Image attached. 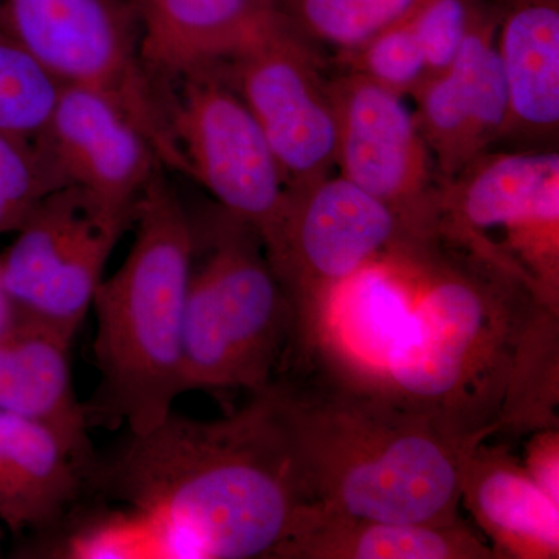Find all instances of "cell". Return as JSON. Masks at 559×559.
Masks as SVG:
<instances>
[{
  "mask_svg": "<svg viewBox=\"0 0 559 559\" xmlns=\"http://www.w3.org/2000/svg\"><path fill=\"white\" fill-rule=\"evenodd\" d=\"M342 70L359 73L399 97H414L429 80L421 44L406 16L356 49L341 51L336 57Z\"/></svg>",
  "mask_w": 559,
  "mask_h": 559,
  "instance_id": "obj_24",
  "label": "cell"
},
{
  "mask_svg": "<svg viewBox=\"0 0 559 559\" xmlns=\"http://www.w3.org/2000/svg\"><path fill=\"white\" fill-rule=\"evenodd\" d=\"M417 297L388 371V399L477 444L495 437L522 334L539 304L513 272L452 248L400 250Z\"/></svg>",
  "mask_w": 559,
  "mask_h": 559,
  "instance_id": "obj_2",
  "label": "cell"
},
{
  "mask_svg": "<svg viewBox=\"0 0 559 559\" xmlns=\"http://www.w3.org/2000/svg\"><path fill=\"white\" fill-rule=\"evenodd\" d=\"M460 502L498 559H557L559 503L532 479L503 443L474 444L465 455Z\"/></svg>",
  "mask_w": 559,
  "mask_h": 559,
  "instance_id": "obj_15",
  "label": "cell"
},
{
  "mask_svg": "<svg viewBox=\"0 0 559 559\" xmlns=\"http://www.w3.org/2000/svg\"><path fill=\"white\" fill-rule=\"evenodd\" d=\"M530 436L522 463L536 485L559 503V426L536 430Z\"/></svg>",
  "mask_w": 559,
  "mask_h": 559,
  "instance_id": "obj_27",
  "label": "cell"
},
{
  "mask_svg": "<svg viewBox=\"0 0 559 559\" xmlns=\"http://www.w3.org/2000/svg\"><path fill=\"white\" fill-rule=\"evenodd\" d=\"M35 142L66 187H79L108 215L130 223L140 198L165 170L123 109L84 87H61L49 123Z\"/></svg>",
  "mask_w": 559,
  "mask_h": 559,
  "instance_id": "obj_13",
  "label": "cell"
},
{
  "mask_svg": "<svg viewBox=\"0 0 559 559\" xmlns=\"http://www.w3.org/2000/svg\"><path fill=\"white\" fill-rule=\"evenodd\" d=\"M274 559H498L462 521L389 522L307 503Z\"/></svg>",
  "mask_w": 559,
  "mask_h": 559,
  "instance_id": "obj_18",
  "label": "cell"
},
{
  "mask_svg": "<svg viewBox=\"0 0 559 559\" xmlns=\"http://www.w3.org/2000/svg\"><path fill=\"white\" fill-rule=\"evenodd\" d=\"M210 64L259 123L286 189L331 175L336 114L318 44L275 11L241 46Z\"/></svg>",
  "mask_w": 559,
  "mask_h": 559,
  "instance_id": "obj_9",
  "label": "cell"
},
{
  "mask_svg": "<svg viewBox=\"0 0 559 559\" xmlns=\"http://www.w3.org/2000/svg\"><path fill=\"white\" fill-rule=\"evenodd\" d=\"M16 318V308H14L9 293H7L5 286H3L2 277H0V337L10 330Z\"/></svg>",
  "mask_w": 559,
  "mask_h": 559,
  "instance_id": "obj_29",
  "label": "cell"
},
{
  "mask_svg": "<svg viewBox=\"0 0 559 559\" xmlns=\"http://www.w3.org/2000/svg\"><path fill=\"white\" fill-rule=\"evenodd\" d=\"M90 481L117 507L73 530L79 559H274L311 503L275 382L230 417L128 433Z\"/></svg>",
  "mask_w": 559,
  "mask_h": 559,
  "instance_id": "obj_1",
  "label": "cell"
},
{
  "mask_svg": "<svg viewBox=\"0 0 559 559\" xmlns=\"http://www.w3.org/2000/svg\"><path fill=\"white\" fill-rule=\"evenodd\" d=\"M488 0H418L407 20L421 44L429 80L451 68Z\"/></svg>",
  "mask_w": 559,
  "mask_h": 559,
  "instance_id": "obj_25",
  "label": "cell"
},
{
  "mask_svg": "<svg viewBox=\"0 0 559 559\" xmlns=\"http://www.w3.org/2000/svg\"><path fill=\"white\" fill-rule=\"evenodd\" d=\"M415 297L409 264L385 253L330 294L296 359L319 367L322 381L388 399L390 356Z\"/></svg>",
  "mask_w": 559,
  "mask_h": 559,
  "instance_id": "obj_12",
  "label": "cell"
},
{
  "mask_svg": "<svg viewBox=\"0 0 559 559\" xmlns=\"http://www.w3.org/2000/svg\"><path fill=\"white\" fill-rule=\"evenodd\" d=\"M94 465L55 430L0 411V521L14 533L53 527Z\"/></svg>",
  "mask_w": 559,
  "mask_h": 559,
  "instance_id": "obj_17",
  "label": "cell"
},
{
  "mask_svg": "<svg viewBox=\"0 0 559 559\" xmlns=\"http://www.w3.org/2000/svg\"><path fill=\"white\" fill-rule=\"evenodd\" d=\"M182 393L270 389L293 348L294 314L263 241L223 209L193 219Z\"/></svg>",
  "mask_w": 559,
  "mask_h": 559,
  "instance_id": "obj_5",
  "label": "cell"
},
{
  "mask_svg": "<svg viewBox=\"0 0 559 559\" xmlns=\"http://www.w3.org/2000/svg\"><path fill=\"white\" fill-rule=\"evenodd\" d=\"M415 121L437 175L447 182L506 140L509 91L496 46V13L487 5L447 72L426 81L414 97Z\"/></svg>",
  "mask_w": 559,
  "mask_h": 559,
  "instance_id": "obj_14",
  "label": "cell"
},
{
  "mask_svg": "<svg viewBox=\"0 0 559 559\" xmlns=\"http://www.w3.org/2000/svg\"><path fill=\"white\" fill-rule=\"evenodd\" d=\"M330 90L342 178L388 205L414 237L440 240L441 180L404 98L342 69Z\"/></svg>",
  "mask_w": 559,
  "mask_h": 559,
  "instance_id": "obj_11",
  "label": "cell"
},
{
  "mask_svg": "<svg viewBox=\"0 0 559 559\" xmlns=\"http://www.w3.org/2000/svg\"><path fill=\"white\" fill-rule=\"evenodd\" d=\"M418 0H278L277 11L311 43L341 51L362 46L406 16Z\"/></svg>",
  "mask_w": 559,
  "mask_h": 559,
  "instance_id": "obj_22",
  "label": "cell"
},
{
  "mask_svg": "<svg viewBox=\"0 0 559 559\" xmlns=\"http://www.w3.org/2000/svg\"><path fill=\"white\" fill-rule=\"evenodd\" d=\"M70 345L50 326L17 316L0 337V411L47 426L94 459L86 412L73 390Z\"/></svg>",
  "mask_w": 559,
  "mask_h": 559,
  "instance_id": "obj_19",
  "label": "cell"
},
{
  "mask_svg": "<svg viewBox=\"0 0 559 559\" xmlns=\"http://www.w3.org/2000/svg\"><path fill=\"white\" fill-rule=\"evenodd\" d=\"M559 311L539 304L522 334L495 437L559 426Z\"/></svg>",
  "mask_w": 559,
  "mask_h": 559,
  "instance_id": "obj_21",
  "label": "cell"
},
{
  "mask_svg": "<svg viewBox=\"0 0 559 559\" xmlns=\"http://www.w3.org/2000/svg\"><path fill=\"white\" fill-rule=\"evenodd\" d=\"M132 245L119 270L102 280L94 356L100 381L87 425L127 426L145 436L182 395L183 318L193 264V223L162 170L135 207Z\"/></svg>",
  "mask_w": 559,
  "mask_h": 559,
  "instance_id": "obj_4",
  "label": "cell"
},
{
  "mask_svg": "<svg viewBox=\"0 0 559 559\" xmlns=\"http://www.w3.org/2000/svg\"><path fill=\"white\" fill-rule=\"evenodd\" d=\"M407 238L417 237L388 205L341 175L288 189L264 250L293 307L290 355L299 356L330 294Z\"/></svg>",
  "mask_w": 559,
  "mask_h": 559,
  "instance_id": "obj_7",
  "label": "cell"
},
{
  "mask_svg": "<svg viewBox=\"0 0 559 559\" xmlns=\"http://www.w3.org/2000/svg\"><path fill=\"white\" fill-rule=\"evenodd\" d=\"M510 102L506 140L554 150L559 131V0H488Z\"/></svg>",
  "mask_w": 559,
  "mask_h": 559,
  "instance_id": "obj_16",
  "label": "cell"
},
{
  "mask_svg": "<svg viewBox=\"0 0 559 559\" xmlns=\"http://www.w3.org/2000/svg\"><path fill=\"white\" fill-rule=\"evenodd\" d=\"M308 498L323 509L389 522L452 524L474 444L385 396L320 381H275Z\"/></svg>",
  "mask_w": 559,
  "mask_h": 559,
  "instance_id": "obj_3",
  "label": "cell"
},
{
  "mask_svg": "<svg viewBox=\"0 0 559 559\" xmlns=\"http://www.w3.org/2000/svg\"><path fill=\"white\" fill-rule=\"evenodd\" d=\"M0 31L61 86L97 91L116 102L165 170L183 175L164 83L143 55L134 0H0Z\"/></svg>",
  "mask_w": 559,
  "mask_h": 559,
  "instance_id": "obj_6",
  "label": "cell"
},
{
  "mask_svg": "<svg viewBox=\"0 0 559 559\" xmlns=\"http://www.w3.org/2000/svg\"><path fill=\"white\" fill-rule=\"evenodd\" d=\"M278 0H134L143 55L157 79L210 64L241 46Z\"/></svg>",
  "mask_w": 559,
  "mask_h": 559,
  "instance_id": "obj_20",
  "label": "cell"
},
{
  "mask_svg": "<svg viewBox=\"0 0 559 559\" xmlns=\"http://www.w3.org/2000/svg\"><path fill=\"white\" fill-rule=\"evenodd\" d=\"M61 84L0 31V132L36 140L46 130Z\"/></svg>",
  "mask_w": 559,
  "mask_h": 559,
  "instance_id": "obj_23",
  "label": "cell"
},
{
  "mask_svg": "<svg viewBox=\"0 0 559 559\" xmlns=\"http://www.w3.org/2000/svg\"><path fill=\"white\" fill-rule=\"evenodd\" d=\"M164 84L183 176L266 245L282 219L288 189L248 106L213 64L183 70Z\"/></svg>",
  "mask_w": 559,
  "mask_h": 559,
  "instance_id": "obj_8",
  "label": "cell"
},
{
  "mask_svg": "<svg viewBox=\"0 0 559 559\" xmlns=\"http://www.w3.org/2000/svg\"><path fill=\"white\" fill-rule=\"evenodd\" d=\"M27 216L0 197V235L16 234Z\"/></svg>",
  "mask_w": 559,
  "mask_h": 559,
  "instance_id": "obj_28",
  "label": "cell"
},
{
  "mask_svg": "<svg viewBox=\"0 0 559 559\" xmlns=\"http://www.w3.org/2000/svg\"><path fill=\"white\" fill-rule=\"evenodd\" d=\"M64 187L35 140L0 132V197L3 200L28 218L44 198Z\"/></svg>",
  "mask_w": 559,
  "mask_h": 559,
  "instance_id": "obj_26",
  "label": "cell"
},
{
  "mask_svg": "<svg viewBox=\"0 0 559 559\" xmlns=\"http://www.w3.org/2000/svg\"><path fill=\"white\" fill-rule=\"evenodd\" d=\"M131 224L108 215L79 187L44 198L0 253V277L17 316L73 341Z\"/></svg>",
  "mask_w": 559,
  "mask_h": 559,
  "instance_id": "obj_10",
  "label": "cell"
}]
</instances>
